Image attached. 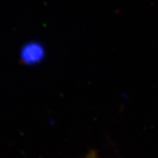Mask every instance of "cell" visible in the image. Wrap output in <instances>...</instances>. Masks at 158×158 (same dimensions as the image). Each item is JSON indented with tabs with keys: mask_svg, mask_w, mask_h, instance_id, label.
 Returning a JSON list of instances; mask_svg holds the SVG:
<instances>
[{
	"mask_svg": "<svg viewBox=\"0 0 158 158\" xmlns=\"http://www.w3.org/2000/svg\"><path fill=\"white\" fill-rule=\"evenodd\" d=\"M43 51L40 46L36 44L29 45L24 47L22 51V58L28 62H36L42 56Z\"/></svg>",
	"mask_w": 158,
	"mask_h": 158,
	"instance_id": "obj_1",
	"label": "cell"
},
{
	"mask_svg": "<svg viewBox=\"0 0 158 158\" xmlns=\"http://www.w3.org/2000/svg\"><path fill=\"white\" fill-rule=\"evenodd\" d=\"M86 158H98V157L95 152L92 151L90 153H89V155L86 156Z\"/></svg>",
	"mask_w": 158,
	"mask_h": 158,
	"instance_id": "obj_2",
	"label": "cell"
}]
</instances>
